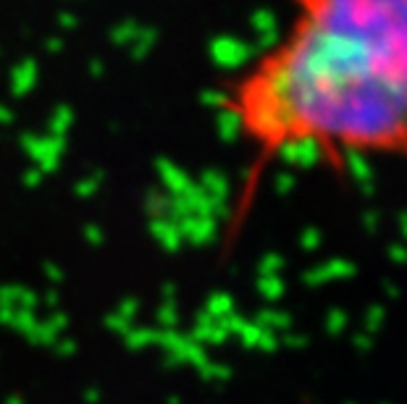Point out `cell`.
Masks as SVG:
<instances>
[{"instance_id":"6da1fadb","label":"cell","mask_w":407,"mask_h":404,"mask_svg":"<svg viewBox=\"0 0 407 404\" xmlns=\"http://www.w3.org/2000/svg\"><path fill=\"white\" fill-rule=\"evenodd\" d=\"M289 29L223 87L221 110L252 150L234 220L263 171L307 153L407 163V0H289Z\"/></svg>"}]
</instances>
